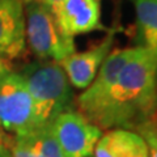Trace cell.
Listing matches in <instances>:
<instances>
[{"instance_id": "cell-1", "label": "cell", "mask_w": 157, "mask_h": 157, "mask_svg": "<svg viewBox=\"0 0 157 157\" xmlns=\"http://www.w3.org/2000/svg\"><path fill=\"white\" fill-rule=\"evenodd\" d=\"M157 109V48L139 46L123 66L96 126L101 130L137 127Z\"/></svg>"}, {"instance_id": "cell-2", "label": "cell", "mask_w": 157, "mask_h": 157, "mask_svg": "<svg viewBox=\"0 0 157 157\" xmlns=\"http://www.w3.org/2000/svg\"><path fill=\"white\" fill-rule=\"evenodd\" d=\"M18 73L32 97L38 130L51 126L58 115L72 110L73 92L59 63H30Z\"/></svg>"}, {"instance_id": "cell-3", "label": "cell", "mask_w": 157, "mask_h": 157, "mask_svg": "<svg viewBox=\"0 0 157 157\" xmlns=\"http://www.w3.org/2000/svg\"><path fill=\"white\" fill-rule=\"evenodd\" d=\"M25 9L26 42L42 62L59 63L76 50L73 38L66 36L56 17L37 0H22Z\"/></svg>"}, {"instance_id": "cell-4", "label": "cell", "mask_w": 157, "mask_h": 157, "mask_svg": "<svg viewBox=\"0 0 157 157\" xmlns=\"http://www.w3.org/2000/svg\"><path fill=\"white\" fill-rule=\"evenodd\" d=\"M0 130L12 139L39 131L25 81L11 67L0 75Z\"/></svg>"}, {"instance_id": "cell-5", "label": "cell", "mask_w": 157, "mask_h": 157, "mask_svg": "<svg viewBox=\"0 0 157 157\" xmlns=\"http://www.w3.org/2000/svg\"><path fill=\"white\" fill-rule=\"evenodd\" d=\"M137 47L115 48L110 51L100 67L94 80L76 98L77 111L93 124L97 123L104 111L107 98L123 66L136 54Z\"/></svg>"}, {"instance_id": "cell-6", "label": "cell", "mask_w": 157, "mask_h": 157, "mask_svg": "<svg viewBox=\"0 0 157 157\" xmlns=\"http://www.w3.org/2000/svg\"><path fill=\"white\" fill-rule=\"evenodd\" d=\"M63 157H90L102 130L77 110H68L55 118L51 124Z\"/></svg>"}, {"instance_id": "cell-7", "label": "cell", "mask_w": 157, "mask_h": 157, "mask_svg": "<svg viewBox=\"0 0 157 157\" xmlns=\"http://www.w3.org/2000/svg\"><path fill=\"white\" fill-rule=\"evenodd\" d=\"M117 32V29H110L104 39L94 47L81 52L75 51L59 62V66L63 68L72 86L77 89H86L92 84L100 67L111 51Z\"/></svg>"}, {"instance_id": "cell-8", "label": "cell", "mask_w": 157, "mask_h": 157, "mask_svg": "<svg viewBox=\"0 0 157 157\" xmlns=\"http://www.w3.org/2000/svg\"><path fill=\"white\" fill-rule=\"evenodd\" d=\"M26 54V24L22 0H0V59L13 60Z\"/></svg>"}, {"instance_id": "cell-9", "label": "cell", "mask_w": 157, "mask_h": 157, "mask_svg": "<svg viewBox=\"0 0 157 157\" xmlns=\"http://www.w3.org/2000/svg\"><path fill=\"white\" fill-rule=\"evenodd\" d=\"M55 17L63 33L71 38L104 29L101 0H64Z\"/></svg>"}, {"instance_id": "cell-10", "label": "cell", "mask_w": 157, "mask_h": 157, "mask_svg": "<svg viewBox=\"0 0 157 157\" xmlns=\"http://www.w3.org/2000/svg\"><path fill=\"white\" fill-rule=\"evenodd\" d=\"M94 157H149L143 136L127 128H110L94 147Z\"/></svg>"}, {"instance_id": "cell-11", "label": "cell", "mask_w": 157, "mask_h": 157, "mask_svg": "<svg viewBox=\"0 0 157 157\" xmlns=\"http://www.w3.org/2000/svg\"><path fill=\"white\" fill-rule=\"evenodd\" d=\"M135 11L140 46L157 48V0H135Z\"/></svg>"}, {"instance_id": "cell-12", "label": "cell", "mask_w": 157, "mask_h": 157, "mask_svg": "<svg viewBox=\"0 0 157 157\" xmlns=\"http://www.w3.org/2000/svg\"><path fill=\"white\" fill-rule=\"evenodd\" d=\"M32 143L36 157H63L58 141L52 134L51 126L33 134Z\"/></svg>"}, {"instance_id": "cell-13", "label": "cell", "mask_w": 157, "mask_h": 157, "mask_svg": "<svg viewBox=\"0 0 157 157\" xmlns=\"http://www.w3.org/2000/svg\"><path fill=\"white\" fill-rule=\"evenodd\" d=\"M136 132L145 140L149 149V157H157V126L149 119L137 126Z\"/></svg>"}, {"instance_id": "cell-14", "label": "cell", "mask_w": 157, "mask_h": 157, "mask_svg": "<svg viewBox=\"0 0 157 157\" xmlns=\"http://www.w3.org/2000/svg\"><path fill=\"white\" fill-rule=\"evenodd\" d=\"M11 155L12 157H36L32 143V135L14 137L11 145Z\"/></svg>"}, {"instance_id": "cell-15", "label": "cell", "mask_w": 157, "mask_h": 157, "mask_svg": "<svg viewBox=\"0 0 157 157\" xmlns=\"http://www.w3.org/2000/svg\"><path fill=\"white\" fill-rule=\"evenodd\" d=\"M7 68H9V66H8V64H7V63L4 62V60H2V59H0V75H2V73L7 70ZM12 143H13V139H12V137L7 136V135L4 134L3 131H2V130H0V144L6 145L7 148L11 149V145H12Z\"/></svg>"}, {"instance_id": "cell-16", "label": "cell", "mask_w": 157, "mask_h": 157, "mask_svg": "<svg viewBox=\"0 0 157 157\" xmlns=\"http://www.w3.org/2000/svg\"><path fill=\"white\" fill-rule=\"evenodd\" d=\"M37 2H39L41 4H43V6H46L54 14H55V12L59 9V7L62 6L64 0H37Z\"/></svg>"}, {"instance_id": "cell-17", "label": "cell", "mask_w": 157, "mask_h": 157, "mask_svg": "<svg viewBox=\"0 0 157 157\" xmlns=\"http://www.w3.org/2000/svg\"><path fill=\"white\" fill-rule=\"evenodd\" d=\"M0 157H12V155H11V149L7 148L6 145L0 144Z\"/></svg>"}]
</instances>
